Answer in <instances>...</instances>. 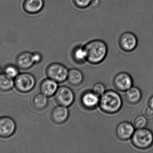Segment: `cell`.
I'll return each mask as SVG.
<instances>
[{
    "instance_id": "obj_2",
    "label": "cell",
    "mask_w": 153,
    "mask_h": 153,
    "mask_svg": "<svg viewBox=\"0 0 153 153\" xmlns=\"http://www.w3.org/2000/svg\"><path fill=\"white\" fill-rule=\"evenodd\" d=\"M122 98L115 91H106L100 96L99 106L103 112L107 114H114L118 112L122 107Z\"/></svg>"
},
{
    "instance_id": "obj_3",
    "label": "cell",
    "mask_w": 153,
    "mask_h": 153,
    "mask_svg": "<svg viewBox=\"0 0 153 153\" xmlns=\"http://www.w3.org/2000/svg\"><path fill=\"white\" fill-rule=\"evenodd\" d=\"M134 146L140 149L149 148L153 144V134L146 128H139L135 131L131 137Z\"/></svg>"
},
{
    "instance_id": "obj_22",
    "label": "cell",
    "mask_w": 153,
    "mask_h": 153,
    "mask_svg": "<svg viewBox=\"0 0 153 153\" xmlns=\"http://www.w3.org/2000/svg\"><path fill=\"white\" fill-rule=\"evenodd\" d=\"M147 124V118L144 116H138L134 120V125L137 129L144 128Z\"/></svg>"
},
{
    "instance_id": "obj_13",
    "label": "cell",
    "mask_w": 153,
    "mask_h": 153,
    "mask_svg": "<svg viewBox=\"0 0 153 153\" xmlns=\"http://www.w3.org/2000/svg\"><path fill=\"white\" fill-rule=\"evenodd\" d=\"M58 87V82L50 78H47L41 83L40 92L47 97H50L55 94Z\"/></svg>"
},
{
    "instance_id": "obj_9",
    "label": "cell",
    "mask_w": 153,
    "mask_h": 153,
    "mask_svg": "<svg viewBox=\"0 0 153 153\" xmlns=\"http://www.w3.org/2000/svg\"><path fill=\"white\" fill-rule=\"evenodd\" d=\"M137 44V39L136 36L129 32L122 34L119 40L120 48L126 52L133 51L136 47Z\"/></svg>"
},
{
    "instance_id": "obj_17",
    "label": "cell",
    "mask_w": 153,
    "mask_h": 153,
    "mask_svg": "<svg viewBox=\"0 0 153 153\" xmlns=\"http://www.w3.org/2000/svg\"><path fill=\"white\" fill-rule=\"evenodd\" d=\"M84 76L81 71L76 68L69 70L67 79L70 84L74 86L80 85L83 81Z\"/></svg>"
},
{
    "instance_id": "obj_8",
    "label": "cell",
    "mask_w": 153,
    "mask_h": 153,
    "mask_svg": "<svg viewBox=\"0 0 153 153\" xmlns=\"http://www.w3.org/2000/svg\"><path fill=\"white\" fill-rule=\"evenodd\" d=\"M113 84L115 88L120 91H126L132 87L133 79L128 74L120 72L114 77Z\"/></svg>"
},
{
    "instance_id": "obj_5",
    "label": "cell",
    "mask_w": 153,
    "mask_h": 153,
    "mask_svg": "<svg viewBox=\"0 0 153 153\" xmlns=\"http://www.w3.org/2000/svg\"><path fill=\"white\" fill-rule=\"evenodd\" d=\"M68 72L66 66L59 63L50 64L46 69L47 76L58 83L65 81L67 79Z\"/></svg>"
},
{
    "instance_id": "obj_4",
    "label": "cell",
    "mask_w": 153,
    "mask_h": 153,
    "mask_svg": "<svg viewBox=\"0 0 153 153\" xmlns=\"http://www.w3.org/2000/svg\"><path fill=\"white\" fill-rule=\"evenodd\" d=\"M14 81L16 90L23 93L32 90L36 84V78L34 75L29 73L19 74Z\"/></svg>"
},
{
    "instance_id": "obj_12",
    "label": "cell",
    "mask_w": 153,
    "mask_h": 153,
    "mask_svg": "<svg viewBox=\"0 0 153 153\" xmlns=\"http://www.w3.org/2000/svg\"><path fill=\"white\" fill-rule=\"evenodd\" d=\"M69 116L68 108L61 105L56 107L51 113V118L53 122L59 125L66 122Z\"/></svg>"
},
{
    "instance_id": "obj_11",
    "label": "cell",
    "mask_w": 153,
    "mask_h": 153,
    "mask_svg": "<svg viewBox=\"0 0 153 153\" xmlns=\"http://www.w3.org/2000/svg\"><path fill=\"white\" fill-rule=\"evenodd\" d=\"M134 125L128 122H123L118 125L116 129V135L121 140L131 138L135 132Z\"/></svg>"
},
{
    "instance_id": "obj_14",
    "label": "cell",
    "mask_w": 153,
    "mask_h": 153,
    "mask_svg": "<svg viewBox=\"0 0 153 153\" xmlns=\"http://www.w3.org/2000/svg\"><path fill=\"white\" fill-rule=\"evenodd\" d=\"M16 65L20 69L26 70L35 64L33 53L24 52L20 54L16 58Z\"/></svg>"
},
{
    "instance_id": "obj_16",
    "label": "cell",
    "mask_w": 153,
    "mask_h": 153,
    "mask_svg": "<svg viewBox=\"0 0 153 153\" xmlns=\"http://www.w3.org/2000/svg\"><path fill=\"white\" fill-rule=\"evenodd\" d=\"M125 98L128 103L136 104L138 103L142 98V93L137 87H131L125 93Z\"/></svg>"
},
{
    "instance_id": "obj_1",
    "label": "cell",
    "mask_w": 153,
    "mask_h": 153,
    "mask_svg": "<svg viewBox=\"0 0 153 153\" xmlns=\"http://www.w3.org/2000/svg\"><path fill=\"white\" fill-rule=\"evenodd\" d=\"M83 47L86 53V61L92 64H98L102 62L108 54V46L101 40H91Z\"/></svg>"
},
{
    "instance_id": "obj_6",
    "label": "cell",
    "mask_w": 153,
    "mask_h": 153,
    "mask_svg": "<svg viewBox=\"0 0 153 153\" xmlns=\"http://www.w3.org/2000/svg\"><path fill=\"white\" fill-rule=\"evenodd\" d=\"M54 95L56 101L59 105L67 107L72 105L75 100L74 93L71 88L66 86L58 87Z\"/></svg>"
},
{
    "instance_id": "obj_15",
    "label": "cell",
    "mask_w": 153,
    "mask_h": 153,
    "mask_svg": "<svg viewBox=\"0 0 153 153\" xmlns=\"http://www.w3.org/2000/svg\"><path fill=\"white\" fill-rule=\"evenodd\" d=\"M44 5V0H25L23 4L25 11L30 14H36L41 11Z\"/></svg>"
},
{
    "instance_id": "obj_28",
    "label": "cell",
    "mask_w": 153,
    "mask_h": 153,
    "mask_svg": "<svg viewBox=\"0 0 153 153\" xmlns=\"http://www.w3.org/2000/svg\"><path fill=\"white\" fill-rule=\"evenodd\" d=\"M1 67L0 66V75L1 74Z\"/></svg>"
},
{
    "instance_id": "obj_26",
    "label": "cell",
    "mask_w": 153,
    "mask_h": 153,
    "mask_svg": "<svg viewBox=\"0 0 153 153\" xmlns=\"http://www.w3.org/2000/svg\"><path fill=\"white\" fill-rule=\"evenodd\" d=\"M33 57L35 63H39L42 61V55L39 52H35L33 53Z\"/></svg>"
},
{
    "instance_id": "obj_20",
    "label": "cell",
    "mask_w": 153,
    "mask_h": 153,
    "mask_svg": "<svg viewBox=\"0 0 153 153\" xmlns=\"http://www.w3.org/2000/svg\"><path fill=\"white\" fill-rule=\"evenodd\" d=\"M73 59L76 63H81L86 60V54L83 46H76L72 51Z\"/></svg>"
},
{
    "instance_id": "obj_27",
    "label": "cell",
    "mask_w": 153,
    "mask_h": 153,
    "mask_svg": "<svg viewBox=\"0 0 153 153\" xmlns=\"http://www.w3.org/2000/svg\"><path fill=\"white\" fill-rule=\"evenodd\" d=\"M149 107L153 109V95L151 97L149 102Z\"/></svg>"
},
{
    "instance_id": "obj_24",
    "label": "cell",
    "mask_w": 153,
    "mask_h": 153,
    "mask_svg": "<svg viewBox=\"0 0 153 153\" xmlns=\"http://www.w3.org/2000/svg\"><path fill=\"white\" fill-rule=\"evenodd\" d=\"M92 0H73L74 5L79 9H85L90 6Z\"/></svg>"
},
{
    "instance_id": "obj_18",
    "label": "cell",
    "mask_w": 153,
    "mask_h": 153,
    "mask_svg": "<svg viewBox=\"0 0 153 153\" xmlns=\"http://www.w3.org/2000/svg\"><path fill=\"white\" fill-rule=\"evenodd\" d=\"M14 86V81L13 78L5 74L0 75V91L7 92L11 90Z\"/></svg>"
},
{
    "instance_id": "obj_25",
    "label": "cell",
    "mask_w": 153,
    "mask_h": 153,
    "mask_svg": "<svg viewBox=\"0 0 153 153\" xmlns=\"http://www.w3.org/2000/svg\"><path fill=\"white\" fill-rule=\"evenodd\" d=\"M145 115L146 118L152 119L153 118V109L151 107L146 108L145 111Z\"/></svg>"
},
{
    "instance_id": "obj_10",
    "label": "cell",
    "mask_w": 153,
    "mask_h": 153,
    "mask_svg": "<svg viewBox=\"0 0 153 153\" xmlns=\"http://www.w3.org/2000/svg\"><path fill=\"white\" fill-rule=\"evenodd\" d=\"M100 96L92 90L85 92L81 97V102L83 107L87 109L91 110L99 106Z\"/></svg>"
},
{
    "instance_id": "obj_19",
    "label": "cell",
    "mask_w": 153,
    "mask_h": 153,
    "mask_svg": "<svg viewBox=\"0 0 153 153\" xmlns=\"http://www.w3.org/2000/svg\"><path fill=\"white\" fill-rule=\"evenodd\" d=\"M48 104V97L40 93L36 94L32 100L33 107L38 110H42L47 106Z\"/></svg>"
},
{
    "instance_id": "obj_21",
    "label": "cell",
    "mask_w": 153,
    "mask_h": 153,
    "mask_svg": "<svg viewBox=\"0 0 153 153\" xmlns=\"http://www.w3.org/2000/svg\"><path fill=\"white\" fill-rule=\"evenodd\" d=\"M18 68V66L13 65H7L4 68V74L13 79L15 78L19 74Z\"/></svg>"
},
{
    "instance_id": "obj_23",
    "label": "cell",
    "mask_w": 153,
    "mask_h": 153,
    "mask_svg": "<svg viewBox=\"0 0 153 153\" xmlns=\"http://www.w3.org/2000/svg\"><path fill=\"white\" fill-rule=\"evenodd\" d=\"M92 90L97 95L100 96L106 91V88L103 84L97 83L93 86Z\"/></svg>"
},
{
    "instance_id": "obj_7",
    "label": "cell",
    "mask_w": 153,
    "mask_h": 153,
    "mask_svg": "<svg viewBox=\"0 0 153 153\" xmlns=\"http://www.w3.org/2000/svg\"><path fill=\"white\" fill-rule=\"evenodd\" d=\"M16 129V123L13 119L8 116L0 117V137H10L14 134Z\"/></svg>"
}]
</instances>
